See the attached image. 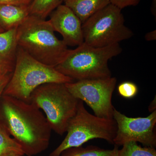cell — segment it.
<instances>
[{
    "label": "cell",
    "mask_w": 156,
    "mask_h": 156,
    "mask_svg": "<svg viewBox=\"0 0 156 156\" xmlns=\"http://www.w3.org/2000/svg\"><path fill=\"white\" fill-rule=\"evenodd\" d=\"M0 121L26 155L38 154L49 146L52 129L41 110L33 104L2 95Z\"/></svg>",
    "instance_id": "1"
},
{
    "label": "cell",
    "mask_w": 156,
    "mask_h": 156,
    "mask_svg": "<svg viewBox=\"0 0 156 156\" xmlns=\"http://www.w3.org/2000/svg\"><path fill=\"white\" fill-rule=\"evenodd\" d=\"M18 47L44 64L55 67L70 49L58 39L49 20L30 15L17 29Z\"/></svg>",
    "instance_id": "2"
},
{
    "label": "cell",
    "mask_w": 156,
    "mask_h": 156,
    "mask_svg": "<svg viewBox=\"0 0 156 156\" xmlns=\"http://www.w3.org/2000/svg\"><path fill=\"white\" fill-rule=\"evenodd\" d=\"M73 82L72 79L59 73L55 67L40 62L18 47L14 71L3 95L30 103L32 92L42 85Z\"/></svg>",
    "instance_id": "3"
},
{
    "label": "cell",
    "mask_w": 156,
    "mask_h": 156,
    "mask_svg": "<svg viewBox=\"0 0 156 156\" xmlns=\"http://www.w3.org/2000/svg\"><path fill=\"white\" fill-rule=\"evenodd\" d=\"M122 51L119 44L95 48L84 42L76 49L70 50L64 60L55 68L73 80L110 77L108 62Z\"/></svg>",
    "instance_id": "4"
},
{
    "label": "cell",
    "mask_w": 156,
    "mask_h": 156,
    "mask_svg": "<svg viewBox=\"0 0 156 156\" xmlns=\"http://www.w3.org/2000/svg\"><path fill=\"white\" fill-rule=\"evenodd\" d=\"M79 101L65 84L49 83L34 90L30 103L44 111L52 130L62 136L66 132L70 120L76 113Z\"/></svg>",
    "instance_id": "5"
},
{
    "label": "cell",
    "mask_w": 156,
    "mask_h": 156,
    "mask_svg": "<svg viewBox=\"0 0 156 156\" xmlns=\"http://www.w3.org/2000/svg\"><path fill=\"white\" fill-rule=\"evenodd\" d=\"M116 131L114 119H103L91 114L85 108L84 102L80 100L76 113L69 123L66 136L49 156H59L66 150L82 146L94 139H103L113 144Z\"/></svg>",
    "instance_id": "6"
},
{
    "label": "cell",
    "mask_w": 156,
    "mask_h": 156,
    "mask_svg": "<svg viewBox=\"0 0 156 156\" xmlns=\"http://www.w3.org/2000/svg\"><path fill=\"white\" fill-rule=\"evenodd\" d=\"M125 20L122 10L109 4L83 23L84 43L101 48L131 38L134 33L125 25Z\"/></svg>",
    "instance_id": "7"
},
{
    "label": "cell",
    "mask_w": 156,
    "mask_h": 156,
    "mask_svg": "<svg viewBox=\"0 0 156 156\" xmlns=\"http://www.w3.org/2000/svg\"><path fill=\"white\" fill-rule=\"evenodd\" d=\"M114 77L77 81L66 83L69 92L79 100L85 102L94 115L103 119H113V93L117 83Z\"/></svg>",
    "instance_id": "8"
},
{
    "label": "cell",
    "mask_w": 156,
    "mask_h": 156,
    "mask_svg": "<svg viewBox=\"0 0 156 156\" xmlns=\"http://www.w3.org/2000/svg\"><path fill=\"white\" fill-rule=\"evenodd\" d=\"M113 119L117 131L113 140L116 146L130 141L139 142L146 147L156 146V110L146 117L131 118L114 109Z\"/></svg>",
    "instance_id": "9"
},
{
    "label": "cell",
    "mask_w": 156,
    "mask_h": 156,
    "mask_svg": "<svg viewBox=\"0 0 156 156\" xmlns=\"http://www.w3.org/2000/svg\"><path fill=\"white\" fill-rule=\"evenodd\" d=\"M49 21L54 31L61 35L67 46L77 47L84 43L83 23L65 5H59L50 14Z\"/></svg>",
    "instance_id": "10"
},
{
    "label": "cell",
    "mask_w": 156,
    "mask_h": 156,
    "mask_svg": "<svg viewBox=\"0 0 156 156\" xmlns=\"http://www.w3.org/2000/svg\"><path fill=\"white\" fill-rule=\"evenodd\" d=\"M17 28L0 33V75L14 71L18 45Z\"/></svg>",
    "instance_id": "11"
},
{
    "label": "cell",
    "mask_w": 156,
    "mask_h": 156,
    "mask_svg": "<svg viewBox=\"0 0 156 156\" xmlns=\"http://www.w3.org/2000/svg\"><path fill=\"white\" fill-rule=\"evenodd\" d=\"M30 5H0V25L3 29L17 28L22 24L30 15Z\"/></svg>",
    "instance_id": "12"
},
{
    "label": "cell",
    "mask_w": 156,
    "mask_h": 156,
    "mask_svg": "<svg viewBox=\"0 0 156 156\" xmlns=\"http://www.w3.org/2000/svg\"><path fill=\"white\" fill-rule=\"evenodd\" d=\"M62 2L83 23L95 12L110 4L109 0H62Z\"/></svg>",
    "instance_id": "13"
},
{
    "label": "cell",
    "mask_w": 156,
    "mask_h": 156,
    "mask_svg": "<svg viewBox=\"0 0 156 156\" xmlns=\"http://www.w3.org/2000/svg\"><path fill=\"white\" fill-rule=\"evenodd\" d=\"M117 146L112 149H105L94 146L71 148L64 151L59 156H119Z\"/></svg>",
    "instance_id": "14"
},
{
    "label": "cell",
    "mask_w": 156,
    "mask_h": 156,
    "mask_svg": "<svg viewBox=\"0 0 156 156\" xmlns=\"http://www.w3.org/2000/svg\"><path fill=\"white\" fill-rule=\"evenodd\" d=\"M12 154L23 156L25 153L20 145L11 137L5 126L0 121V156Z\"/></svg>",
    "instance_id": "15"
},
{
    "label": "cell",
    "mask_w": 156,
    "mask_h": 156,
    "mask_svg": "<svg viewBox=\"0 0 156 156\" xmlns=\"http://www.w3.org/2000/svg\"><path fill=\"white\" fill-rule=\"evenodd\" d=\"M62 3V0H33L29 6L30 15L46 19Z\"/></svg>",
    "instance_id": "16"
},
{
    "label": "cell",
    "mask_w": 156,
    "mask_h": 156,
    "mask_svg": "<svg viewBox=\"0 0 156 156\" xmlns=\"http://www.w3.org/2000/svg\"><path fill=\"white\" fill-rule=\"evenodd\" d=\"M122 146L119 150V156H156L154 147H142L134 141L126 143Z\"/></svg>",
    "instance_id": "17"
},
{
    "label": "cell",
    "mask_w": 156,
    "mask_h": 156,
    "mask_svg": "<svg viewBox=\"0 0 156 156\" xmlns=\"http://www.w3.org/2000/svg\"><path fill=\"white\" fill-rule=\"evenodd\" d=\"M119 94L122 97L126 98L134 97L138 92V88L135 83L131 82H123L118 87Z\"/></svg>",
    "instance_id": "18"
},
{
    "label": "cell",
    "mask_w": 156,
    "mask_h": 156,
    "mask_svg": "<svg viewBox=\"0 0 156 156\" xmlns=\"http://www.w3.org/2000/svg\"><path fill=\"white\" fill-rule=\"evenodd\" d=\"M109 1L111 4L122 10L129 6L137 5L140 0H109Z\"/></svg>",
    "instance_id": "19"
},
{
    "label": "cell",
    "mask_w": 156,
    "mask_h": 156,
    "mask_svg": "<svg viewBox=\"0 0 156 156\" xmlns=\"http://www.w3.org/2000/svg\"><path fill=\"white\" fill-rule=\"evenodd\" d=\"M12 73L0 75V98L2 95L4 90L5 89L6 86L11 79Z\"/></svg>",
    "instance_id": "20"
},
{
    "label": "cell",
    "mask_w": 156,
    "mask_h": 156,
    "mask_svg": "<svg viewBox=\"0 0 156 156\" xmlns=\"http://www.w3.org/2000/svg\"><path fill=\"white\" fill-rule=\"evenodd\" d=\"M33 0H0V5H28Z\"/></svg>",
    "instance_id": "21"
},
{
    "label": "cell",
    "mask_w": 156,
    "mask_h": 156,
    "mask_svg": "<svg viewBox=\"0 0 156 156\" xmlns=\"http://www.w3.org/2000/svg\"><path fill=\"white\" fill-rule=\"evenodd\" d=\"M145 39L148 41H155L156 39V30H153L146 34Z\"/></svg>",
    "instance_id": "22"
},
{
    "label": "cell",
    "mask_w": 156,
    "mask_h": 156,
    "mask_svg": "<svg viewBox=\"0 0 156 156\" xmlns=\"http://www.w3.org/2000/svg\"><path fill=\"white\" fill-rule=\"evenodd\" d=\"M156 97L154 98L153 100L151 101L150 105L148 107L149 111L151 112V113L152 112L156 110Z\"/></svg>",
    "instance_id": "23"
},
{
    "label": "cell",
    "mask_w": 156,
    "mask_h": 156,
    "mask_svg": "<svg viewBox=\"0 0 156 156\" xmlns=\"http://www.w3.org/2000/svg\"><path fill=\"white\" fill-rule=\"evenodd\" d=\"M4 31H5V30L3 29V28L1 26V25H0V33H1L3 32Z\"/></svg>",
    "instance_id": "24"
},
{
    "label": "cell",
    "mask_w": 156,
    "mask_h": 156,
    "mask_svg": "<svg viewBox=\"0 0 156 156\" xmlns=\"http://www.w3.org/2000/svg\"><path fill=\"white\" fill-rule=\"evenodd\" d=\"M7 156H22L21 155H17V154H12V155H8Z\"/></svg>",
    "instance_id": "25"
}]
</instances>
